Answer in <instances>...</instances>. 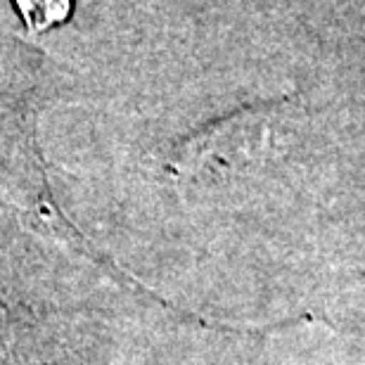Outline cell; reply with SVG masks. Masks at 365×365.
Segmentation results:
<instances>
[{
	"instance_id": "cell-1",
	"label": "cell",
	"mask_w": 365,
	"mask_h": 365,
	"mask_svg": "<svg viewBox=\"0 0 365 365\" xmlns=\"http://www.w3.org/2000/svg\"><path fill=\"white\" fill-rule=\"evenodd\" d=\"M17 5L34 31L62 21L69 12V0H17Z\"/></svg>"
}]
</instances>
